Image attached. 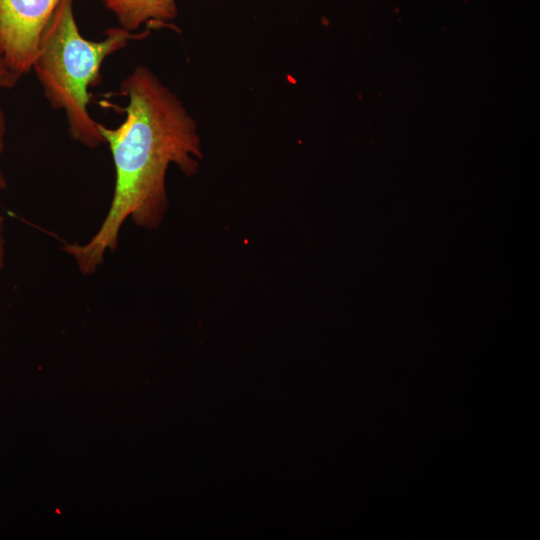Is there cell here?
Returning a JSON list of instances; mask_svg holds the SVG:
<instances>
[{"mask_svg":"<svg viewBox=\"0 0 540 540\" xmlns=\"http://www.w3.org/2000/svg\"><path fill=\"white\" fill-rule=\"evenodd\" d=\"M119 93L128 99L125 120L116 128L97 125L115 168L108 212L86 242L63 246L84 275L94 274L106 254L117 249L128 219L146 230L157 229L168 208V167L175 164L191 176L202 157L194 120L148 68H135L121 82Z\"/></svg>","mask_w":540,"mask_h":540,"instance_id":"1","label":"cell"},{"mask_svg":"<svg viewBox=\"0 0 540 540\" xmlns=\"http://www.w3.org/2000/svg\"><path fill=\"white\" fill-rule=\"evenodd\" d=\"M74 0H61L41 36L32 70L49 105L63 110L71 138L91 149L104 144L98 123L90 116L89 88L101 83V66L111 54L147 32L123 28L105 31L101 41L85 39L73 12Z\"/></svg>","mask_w":540,"mask_h":540,"instance_id":"2","label":"cell"},{"mask_svg":"<svg viewBox=\"0 0 540 540\" xmlns=\"http://www.w3.org/2000/svg\"><path fill=\"white\" fill-rule=\"evenodd\" d=\"M61 0H0V55L18 77L32 71L43 31Z\"/></svg>","mask_w":540,"mask_h":540,"instance_id":"3","label":"cell"},{"mask_svg":"<svg viewBox=\"0 0 540 540\" xmlns=\"http://www.w3.org/2000/svg\"><path fill=\"white\" fill-rule=\"evenodd\" d=\"M102 3L119 26L130 32L142 25L167 26L178 12L175 0H102Z\"/></svg>","mask_w":540,"mask_h":540,"instance_id":"4","label":"cell"},{"mask_svg":"<svg viewBox=\"0 0 540 540\" xmlns=\"http://www.w3.org/2000/svg\"><path fill=\"white\" fill-rule=\"evenodd\" d=\"M20 77L14 74L5 64L3 58L0 55V90L10 89L14 87Z\"/></svg>","mask_w":540,"mask_h":540,"instance_id":"5","label":"cell"},{"mask_svg":"<svg viewBox=\"0 0 540 540\" xmlns=\"http://www.w3.org/2000/svg\"><path fill=\"white\" fill-rule=\"evenodd\" d=\"M5 133H6V120L5 115L0 108V190H4L7 187L6 177L1 169V157L5 146Z\"/></svg>","mask_w":540,"mask_h":540,"instance_id":"6","label":"cell"},{"mask_svg":"<svg viewBox=\"0 0 540 540\" xmlns=\"http://www.w3.org/2000/svg\"><path fill=\"white\" fill-rule=\"evenodd\" d=\"M6 258L5 219L0 215V277L2 275Z\"/></svg>","mask_w":540,"mask_h":540,"instance_id":"7","label":"cell"}]
</instances>
